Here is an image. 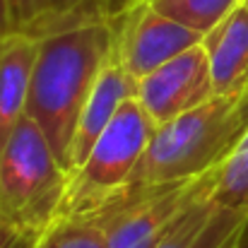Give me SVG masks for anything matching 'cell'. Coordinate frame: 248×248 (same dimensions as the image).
Masks as SVG:
<instances>
[{
	"label": "cell",
	"mask_w": 248,
	"mask_h": 248,
	"mask_svg": "<svg viewBox=\"0 0 248 248\" xmlns=\"http://www.w3.org/2000/svg\"><path fill=\"white\" fill-rule=\"evenodd\" d=\"M113 53V19L96 17L39 39L27 118L39 125L70 171V150L84 104Z\"/></svg>",
	"instance_id": "1"
},
{
	"label": "cell",
	"mask_w": 248,
	"mask_h": 248,
	"mask_svg": "<svg viewBox=\"0 0 248 248\" xmlns=\"http://www.w3.org/2000/svg\"><path fill=\"white\" fill-rule=\"evenodd\" d=\"M248 125L246 96L215 94L210 101L155 128L128 188L190 181L210 173Z\"/></svg>",
	"instance_id": "2"
},
{
	"label": "cell",
	"mask_w": 248,
	"mask_h": 248,
	"mask_svg": "<svg viewBox=\"0 0 248 248\" xmlns=\"http://www.w3.org/2000/svg\"><path fill=\"white\" fill-rule=\"evenodd\" d=\"M70 171L29 118L0 147V219L36 241L61 215Z\"/></svg>",
	"instance_id": "3"
},
{
	"label": "cell",
	"mask_w": 248,
	"mask_h": 248,
	"mask_svg": "<svg viewBox=\"0 0 248 248\" xmlns=\"http://www.w3.org/2000/svg\"><path fill=\"white\" fill-rule=\"evenodd\" d=\"M155 128L157 123L138 96L128 99L80 166L70 173L63 215H92L118 198L130 186Z\"/></svg>",
	"instance_id": "4"
},
{
	"label": "cell",
	"mask_w": 248,
	"mask_h": 248,
	"mask_svg": "<svg viewBox=\"0 0 248 248\" xmlns=\"http://www.w3.org/2000/svg\"><path fill=\"white\" fill-rule=\"evenodd\" d=\"M215 169L190 181L125 188L118 198L99 207L92 217L111 248H155L173 224L205 195L212 193Z\"/></svg>",
	"instance_id": "5"
},
{
	"label": "cell",
	"mask_w": 248,
	"mask_h": 248,
	"mask_svg": "<svg viewBox=\"0 0 248 248\" xmlns=\"http://www.w3.org/2000/svg\"><path fill=\"white\" fill-rule=\"evenodd\" d=\"M200 41L202 34L162 15L150 0L113 17V53L138 82Z\"/></svg>",
	"instance_id": "6"
},
{
	"label": "cell",
	"mask_w": 248,
	"mask_h": 248,
	"mask_svg": "<svg viewBox=\"0 0 248 248\" xmlns=\"http://www.w3.org/2000/svg\"><path fill=\"white\" fill-rule=\"evenodd\" d=\"M215 82L202 41L181 56L171 58L155 73L138 82V101L150 118L162 125L166 121L210 101L215 96Z\"/></svg>",
	"instance_id": "7"
},
{
	"label": "cell",
	"mask_w": 248,
	"mask_h": 248,
	"mask_svg": "<svg viewBox=\"0 0 248 248\" xmlns=\"http://www.w3.org/2000/svg\"><path fill=\"white\" fill-rule=\"evenodd\" d=\"M135 94H138V80L125 70V65L116 58V53H111L80 113L75 138H73V150H70V173L80 166L87 152L92 150V145L99 140V135L118 116L121 106Z\"/></svg>",
	"instance_id": "8"
},
{
	"label": "cell",
	"mask_w": 248,
	"mask_h": 248,
	"mask_svg": "<svg viewBox=\"0 0 248 248\" xmlns=\"http://www.w3.org/2000/svg\"><path fill=\"white\" fill-rule=\"evenodd\" d=\"M248 229V210H232L200 198L155 248H234Z\"/></svg>",
	"instance_id": "9"
},
{
	"label": "cell",
	"mask_w": 248,
	"mask_h": 248,
	"mask_svg": "<svg viewBox=\"0 0 248 248\" xmlns=\"http://www.w3.org/2000/svg\"><path fill=\"white\" fill-rule=\"evenodd\" d=\"M39 39L7 31L0 39V147L27 118L31 70Z\"/></svg>",
	"instance_id": "10"
},
{
	"label": "cell",
	"mask_w": 248,
	"mask_h": 248,
	"mask_svg": "<svg viewBox=\"0 0 248 248\" xmlns=\"http://www.w3.org/2000/svg\"><path fill=\"white\" fill-rule=\"evenodd\" d=\"M217 94L248 96V10L239 5L202 36Z\"/></svg>",
	"instance_id": "11"
},
{
	"label": "cell",
	"mask_w": 248,
	"mask_h": 248,
	"mask_svg": "<svg viewBox=\"0 0 248 248\" xmlns=\"http://www.w3.org/2000/svg\"><path fill=\"white\" fill-rule=\"evenodd\" d=\"M7 27L17 34L44 39L65 27L106 17L99 0H5Z\"/></svg>",
	"instance_id": "12"
},
{
	"label": "cell",
	"mask_w": 248,
	"mask_h": 248,
	"mask_svg": "<svg viewBox=\"0 0 248 248\" xmlns=\"http://www.w3.org/2000/svg\"><path fill=\"white\" fill-rule=\"evenodd\" d=\"M212 200L232 210H248V125L215 169Z\"/></svg>",
	"instance_id": "13"
},
{
	"label": "cell",
	"mask_w": 248,
	"mask_h": 248,
	"mask_svg": "<svg viewBox=\"0 0 248 248\" xmlns=\"http://www.w3.org/2000/svg\"><path fill=\"white\" fill-rule=\"evenodd\" d=\"M150 5L205 36L224 17H229L241 5V0H150Z\"/></svg>",
	"instance_id": "14"
},
{
	"label": "cell",
	"mask_w": 248,
	"mask_h": 248,
	"mask_svg": "<svg viewBox=\"0 0 248 248\" xmlns=\"http://www.w3.org/2000/svg\"><path fill=\"white\" fill-rule=\"evenodd\" d=\"M31 248H111L101 227L82 215H63L58 217Z\"/></svg>",
	"instance_id": "15"
},
{
	"label": "cell",
	"mask_w": 248,
	"mask_h": 248,
	"mask_svg": "<svg viewBox=\"0 0 248 248\" xmlns=\"http://www.w3.org/2000/svg\"><path fill=\"white\" fill-rule=\"evenodd\" d=\"M0 248H31V241L22 239L17 232H12V229L0 219Z\"/></svg>",
	"instance_id": "16"
},
{
	"label": "cell",
	"mask_w": 248,
	"mask_h": 248,
	"mask_svg": "<svg viewBox=\"0 0 248 248\" xmlns=\"http://www.w3.org/2000/svg\"><path fill=\"white\" fill-rule=\"evenodd\" d=\"M99 2H101L104 15H106L108 19H113V17H121L123 12H128L130 7H135V5L142 2V0H99Z\"/></svg>",
	"instance_id": "17"
},
{
	"label": "cell",
	"mask_w": 248,
	"mask_h": 248,
	"mask_svg": "<svg viewBox=\"0 0 248 248\" xmlns=\"http://www.w3.org/2000/svg\"><path fill=\"white\" fill-rule=\"evenodd\" d=\"M10 31L7 27V12H5V0H0V39Z\"/></svg>",
	"instance_id": "18"
},
{
	"label": "cell",
	"mask_w": 248,
	"mask_h": 248,
	"mask_svg": "<svg viewBox=\"0 0 248 248\" xmlns=\"http://www.w3.org/2000/svg\"><path fill=\"white\" fill-rule=\"evenodd\" d=\"M234 248H248V229H246V234L236 241V246H234Z\"/></svg>",
	"instance_id": "19"
},
{
	"label": "cell",
	"mask_w": 248,
	"mask_h": 248,
	"mask_svg": "<svg viewBox=\"0 0 248 248\" xmlns=\"http://www.w3.org/2000/svg\"><path fill=\"white\" fill-rule=\"evenodd\" d=\"M241 5H244V7H246V10H248V0H241Z\"/></svg>",
	"instance_id": "20"
},
{
	"label": "cell",
	"mask_w": 248,
	"mask_h": 248,
	"mask_svg": "<svg viewBox=\"0 0 248 248\" xmlns=\"http://www.w3.org/2000/svg\"><path fill=\"white\" fill-rule=\"evenodd\" d=\"M246 111H248V96H246Z\"/></svg>",
	"instance_id": "21"
}]
</instances>
